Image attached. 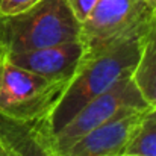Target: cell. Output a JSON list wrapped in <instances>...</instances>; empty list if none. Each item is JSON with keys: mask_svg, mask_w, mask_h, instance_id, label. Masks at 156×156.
I'll use <instances>...</instances> for the list:
<instances>
[{"mask_svg": "<svg viewBox=\"0 0 156 156\" xmlns=\"http://www.w3.org/2000/svg\"><path fill=\"white\" fill-rule=\"evenodd\" d=\"M143 35L102 53L82 56L77 71L49 114V126L53 135L93 99L111 90L120 80L132 77L140 59Z\"/></svg>", "mask_w": 156, "mask_h": 156, "instance_id": "cell-1", "label": "cell"}, {"mask_svg": "<svg viewBox=\"0 0 156 156\" xmlns=\"http://www.w3.org/2000/svg\"><path fill=\"white\" fill-rule=\"evenodd\" d=\"M80 41V23L65 0H43L17 15H0V49L21 53Z\"/></svg>", "mask_w": 156, "mask_h": 156, "instance_id": "cell-2", "label": "cell"}, {"mask_svg": "<svg viewBox=\"0 0 156 156\" xmlns=\"http://www.w3.org/2000/svg\"><path fill=\"white\" fill-rule=\"evenodd\" d=\"M70 80H55L9 61L0 49V114L20 121L49 117Z\"/></svg>", "mask_w": 156, "mask_h": 156, "instance_id": "cell-3", "label": "cell"}, {"mask_svg": "<svg viewBox=\"0 0 156 156\" xmlns=\"http://www.w3.org/2000/svg\"><path fill=\"white\" fill-rule=\"evenodd\" d=\"M152 12L144 0H99L80 23L83 56L112 49L146 32Z\"/></svg>", "mask_w": 156, "mask_h": 156, "instance_id": "cell-4", "label": "cell"}, {"mask_svg": "<svg viewBox=\"0 0 156 156\" xmlns=\"http://www.w3.org/2000/svg\"><path fill=\"white\" fill-rule=\"evenodd\" d=\"M149 109L150 105L143 97L133 79H123L111 90L87 103L61 130H58L53 135L55 146L61 153L82 135L108 123L143 114Z\"/></svg>", "mask_w": 156, "mask_h": 156, "instance_id": "cell-5", "label": "cell"}, {"mask_svg": "<svg viewBox=\"0 0 156 156\" xmlns=\"http://www.w3.org/2000/svg\"><path fill=\"white\" fill-rule=\"evenodd\" d=\"M0 146L8 156H61L49 117L20 121L0 114Z\"/></svg>", "mask_w": 156, "mask_h": 156, "instance_id": "cell-6", "label": "cell"}, {"mask_svg": "<svg viewBox=\"0 0 156 156\" xmlns=\"http://www.w3.org/2000/svg\"><path fill=\"white\" fill-rule=\"evenodd\" d=\"M83 56L80 41L21 53H8L9 61L32 73L55 80H71Z\"/></svg>", "mask_w": 156, "mask_h": 156, "instance_id": "cell-7", "label": "cell"}, {"mask_svg": "<svg viewBox=\"0 0 156 156\" xmlns=\"http://www.w3.org/2000/svg\"><path fill=\"white\" fill-rule=\"evenodd\" d=\"M144 114V112H143ZM143 114L130 115L123 120L108 123L97 127L73 144H70L61 156H123L126 147L141 120Z\"/></svg>", "mask_w": 156, "mask_h": 156, "instance_id": "cell-8", "label": "cell"}, {"mask_svg": "<svg viewBox=\"0 0 156 156\" xmlns=\"http://www.w3.org/2000/svg\"><path fill=\"white\" fill-rule=\"evenodd\" d=\"M132 79L150 106L156 105V15L143 35L141 50Z\"/></svg>", "mask_w": 156, "mask_h": 156, "instance_id": "cell-9", "label": "cell"}, {"mask_svg": "<svg viewBox=\"0 0 156 156\" xmlns=\"http://www.w3.org/2000/svg\"><path fill=\"white\" fill-rule=\"evenodd\" d=\"M124 155L156 156V105L141 115Z\"/></svg>", "mask_w": 156, "mask_h": 156, "instance_id": "cell-10", "label": "cell"}, {"mask_svg": "<svg viewBox=\"0 0 156 156\" xmlns=\"http://www.w3.org/2000/svg\"><path fill=\"white\" fill-rule=\"evenodd\" d=\"M43 0H0V15H17L21 14Z\"/></svg>", "mask_w": 156, "mask_h": 156, "instance_id": "cell-11", "label": "cell"}, {"mask_svg": "<svg viewBox=\"0 0 156 156\" xmlns=\"http://www.w3.org/2000/svg\"><path fill=\"white\" fill-rule=\"evenodd\" d=\"M65 2H67L68 8L71 9L74 18L79 23H82L91 14V11L94 9V6L97 5L99 0H65Z\"/></svg>", "mask_w": 156, "mask_h": 156, "instance_id": "cell-12", "label": "cell"}, {"mask_svg": "<svg viewBox=\"0 0 156 156\" xmlns=\"http://www.w3.org/2000/svg\"><path fill=\"white\" fill-rule=\"evenodd\" d=\"M147 9L152 12V15H156V0H144Z\"/></svg>", "mask_w": 156, "mask_h": 156, "instance_id": "cell-13", "label": "cell"}, {"mask_svg": "<svg viewBox=\"0 0 156 156\" xmlns=\"http://www.w3.org/2000/svg\"><path fill=\"white\" fill-rule=\"evenodd\" d=\"M0 156H8L6 155V152L3 150V147H2V146H0Z\"/></svg>", "mask_w": 156, "mask_h": 156, "instance_id": "cell-14", "label": "cell"}, {"mask_svg": "<svg viewBox=\"0 0 156 156\" xmlns=\"http://www.w3.org/2000/svg\"><path fill=\"white\" fill-rule=\"evenodd\" d=\"M123 156H133V155H123Z\"/></svg>", "mask_w": 156, "mask_h": 156, "instance_id": "cell-15", "label": "cell"}]
</instances>
